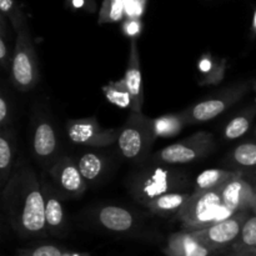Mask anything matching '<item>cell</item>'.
I'll list each match as a JSON object with an SVG mask.
<instances>
[{"label": "cell", "instance_id": "1", "mask_svg": "<svg viewBox=\"0 0 256 256\" xmlns=\"http://www.w3.org/2000/svg\"><path fill=\"white\" fill-rule=\"evenodd\" d=\"M2 205L12 230L22 239L46 235L42 182L25 162H16L2 192Z\"/></svg>", "mask_w": 256, "mask_h": 256}, {"label": "cell", "instance_id": "2", "mask_svg": "<svg viewBox=\"0 0 256 256\" xmlns=\"http://www.w3.org/2000/svg\"><path fill=\"white\" fill-rule=\"evenodd\" d=\"M235 215L222 204L219 190L194 192L176 218L182 222V230L198 232L228 220Z\"/></svg>", "mask_w": 256, "mask_h": 256}, {"label": "cell", "instance_id": "3", "mask_svg": "<svg viewBox=\"0 0 256 256\" xmlns=\"http://www.w3.org/2000/svg\"><path fill=\"white\" fill-rule=\"evenodd\" d=\"M186 184L184 172L174 168H148L132 178L129 192L135 199L146 206L150 202L169 192H180Z\"/></svg>", "mask_w": 256, "mask_h": 256}, {"label": "cell", "instance_id": "4", "mask_svg": "<svg viewBox=\"0 0 256 256\" xmlns=\"http://www.w3.org/2000/svg\"><path fill=\"white\" fill-rule=\"evenodd\" d=\"M10 79L14 86L22 92L32 90L39 82V64L29 26L16 32L10 66Z\"/></svg>", "mask_w": 256, "mask_h": 256}, {"label": "cell", "instance_id": "5", "mask_svg": "<svg viewBox=\"0 0 256 256\" xmlns=\"http://www.w3.org/2000/svg\"><path fill=\"white\" fill-rule=\"evenodd\" d=\"M152 120L142 112H132L126 122L122 125L118 145L126 159L142 160L146 156L152 142L156 139Z\"/></svg>", "mask_w": 256, "mask_h": 256}, {"label": "cell", "instance_id": "6", "mask_svg": "<svg viewBox=\"0 0 256 256\" xmlns=\"http://www.w3.org/2000/svg\"><path fill=\"white\" fill-rule=\"evenodd\" d=\"M214 136L208 132H198L192 136L169 145L154 155V160L162 164H188L202 159L214 150Z\"/></svg>", "mask_w": 256, "mask_h": 256}, {"label": "cell", "instance_id": "7", "mask_svg": "<svg viewBox=\"0 0 256 256\" xmlns=\"http://www.w3.org/2000/svg\"><path fill=\"white\" fill-rule=\"evenodd\" d=\"M248 90H249V84L242 82V84H236L232 88H226L216 96L196 102L192 106L188 108L185 112H182L185 122L186 124H195V122H204L215 119L225 110L232 106L235 102H239L246 94Z\"/></svg>", "mask_w": 256, "mask_h": 256}, {"label": "cell", "instance_id": "8", "mask_svg": "<svg viewBox=\"0 0 256 256\" xmlns=\"http://www.w3.org/2000/svg\"><path fill=\"white\" fill-rule=\"evenodd\" d=\"M120 130L100 126L95 118L70 119L66 122V134L70 142L90 148H104L119 139Z\"/></svg>", "mask_w": 256, "mask_h": 256}, {"label": "cell", "instance_id": "9", "mask_svg": "<svg viewBox=\"0 0 256 256\" xmlns=\"http://www.w3.org/2000/svg\"><path fill=\"white\" fill-rule=\"evenodd\" d=\"M248 212H240L232 215L228 220L212 225L206 229L192 232L195 239L199 240L202 245L209 248L212 252L225 249L234 245L242 232V226L248 220Z\"/></svg>", "mask_w": 256, "mask_h": 256}, {"label": "cell", "instance_id": "10", "mask_svg": "<svg viewBox=\"0 0 256 256\" xmlns=\"http://www.w3.org/2000/svg\"><path fill=\"white\" fill-rule=\"evenodd\" d=\"M49 172L60 192L66 196L78 198L86 190V180L72 158H58L56 162L50 166Z\"/></svg>", "mask_w": 256, "mask_h": 256}, {"label": "cell", "instance_id": "11", "mask_svg": "<svg viewBox=\"0 0 256 256\" xmlns=\"http://www.w3.org/2000/svg\"><path fill=\"white\" fill-rule=\"evenodd\" d=\"M222 204L232 212L252 209L256 200V190L242 176L229 180L219 189Z\"/></svg>", "mask_w": 256, "mask_h": 256}, {"label": "cell", "instance_id": "12", "mask_svg": "<svg viewBox=\"0 0 256 256\" xmlns=\"http://www.w3.org/2000/svg\"><path fill=\"white\" fill-rule=\"evenodd\" d=\"M32 152L36 160L54 164L58 160V136L52 122L40 119L32 132Z\"/></svg>", "mask_w": 256, "mask_h": 256}, {"label": "cell", "instance_id": "13", "mask_svg": "<svg viewBox=\"0 0 256 256\" xmlns=\"http://www.w3.org/2000/svg\"><path fill=\"white\" fill-rule=\"evenodd\" d=\"M124 79L126 82L128 89H129L130 94H132V112H142V102H144V86H142V69H140V56L135 40H132V49H130V55L129 60H128V66Z\"/></svg>", "mask_w": 256, "mask_h": 256}, {"label": "cell", "instance_id": "14", "mask_svg": "<svg viewBox=\"0 0 256 256\" xmlns=\"http://www.w3.org/2000/svg\"><path fill=\"white\" fill-rule=\"evenodd\" d=\"M42 189L44 194L46 230L52 234L60 235L65 228V214L59 192L46 180H42Z\"/></svg>", "mask_w": 256, "mask_h": 256}, {"label": "cell", "instance_id": "15", "mask_svg": "<svg viewBox=\"0 0 256 256\" xmlns=\"http://www.w3.org/2000/svg\"><path fill=\"white\" fill-rule=\"evenodd\" d=\"M164 252L166 256H209L214 252L195 239L192 232L182 230L169 238Z\"/></svg>", "mask_w": 256, "mask_h": 256}, {"label": "cell", "instance_id": "16", "mask_svg": "<svg viewBox=\"0 0 256 256\" xmlns=\"http://www.w3.org/2000/svg\"><path fill=\"white\" fill-rule=\"evenodd\" d=\"M16 138L12 128L2 129L0 132V186L4 189L15 168Z\"/></svg>", "mask_w": 256, "mask_h": 256}, {"label": "cell", "instance_id": "17", "mask_svg": "<svg viewBox=\"0 0 256 256\" xmlns=\"http://www.w3.org/2000/svg\"><path fill=\"white\" fill-rule=\"evenodd\" d=\"M98 219L105 229L115 232H125L134 225L132 212L120 206H105L98 212Z\"/></svg>", "mask_w": 256, "mask_h": 256}, {"label": "cell", "instance_id": "18", "mask_svg": "<svg viewBox=\"0 0 256 256\" xmlns=\"http://www.w3.org/2000/svg\"><path fill=\"white\" fill-rule=\"evenodd\" d=\"M242 176L240 170H222V169H209L198 175L195 180L194 192H210V190H219L229 180Z\"/></svg>", "mask_w": 256, "mask_h": 256}, {"label": "cell", "instance_id": "19", "mask_svg": "<svg viewBox=\"0 0 256 256\" xmlns=\"http://www.w3.org/2000/svg\"><path fill=\"white\" fill-rule=\"evenodd\" d=\"M198 69L202 74V85H216L224 79L225 70H226V60L215 58L214 55L208 52L202 56L198 64Z\"/></svg>", "mask_w": 256, "mask_h": 256}, {"label": "cell", "instance_id": "20", "mask_svg": "<svg viewBox=\"0 0 256 256\" xmlns=\"http://www.w3.org/2000/svg\"><path fill=\"white\" fill-rule=\"evenodd\" d=\"M190 196L192 194L188 192H169L150 202L146 208H149L150 212L154 214L162 215V216H169L172 214L178 215Z\"/></svg>", "mask_w": 256, "mask_h": 256}, {"label": "cell", "instance_id": "21", "mask_svg": "<svg viewBox=\"0 0 256 256\" xmlns=\"http://www.w3.org/2000/svg\"><path fill=\"white\" fill-rule=\"evenodd\" d=\"M152 122L155 136L165 138V139L178 135L182 130L184 125H186L182 112L155 118V119L152 120Z\"/></svg>", "mask_w": 256, "mask_h": 256}, {"label": "cell", "instance_id": "22", "mask_svg": "<svg viewBox=\"0 0 256 256\" xmlns=\"http://www.w3.org/2000/svg\"><path fill=\"white\" fill-rule=\"evenodd\" d=\"M102 92H104L109 102L116 105L118 108H122V109L132 110V94L128 89L126 82H125L124 78L118 80V82H110L109 84L102 86Z\"/></svg>", "mask_w": 256, "mask_h": 256}, {"label": "cell", "instance_id": "23", "mask_svg": "<svg viewBox=\"0 0 256 256\" xmlns=\"http://www.w3.org/2000/svg\"><path fill=\"white\" fill-rule=\"evenodd\" d=\"M256 115V106H252L239 115L232 118L225 126L224 135L226 140H235L242 138L252 126V122Z\"/></svg>", "mask_w": 256, "mask_h": 256}, {"label": "cell", "instance_id": "24", "mask_svg": "<svg viewBox=\"0 0 256 256\" xmlns=\"http://www.w3.org/2000/svg\"><path fill=\"white\" fill-rule=\"evenodd\" d=\"M80 172L86 182L99 179L105 169V159L95 152H86L76 160Z\"/></svg>", "mask_w": 256, "mask_h": 256}, {"label": "cell", "instance_id": "25", "mask_svg": "<svg viewBox=\"0 0 256 256\" xmlns=\"http://www.w3.org/2000/svg\"><path fill=\"white\" fill-rule=\"evenodd\" d=\"M256 248V215L249 216L242 226V232L232 246V256L242 254Z\"/></svg>", "mask_w": 256, "mask_h": 256}, {"label": "cell", "instance_id": "26", "mask_svg": "<svg viewBox=\"0 0 256 256\" xmlns=\"http://www.w3.org/2000/svg\"><path fill=\"white\" fill-rule=\"evenodd\" d=\"M230 160L238 166L255 168L256 166V144L244 142L235 148L229 155Z\"/></svg>", "mask_w": 256, "mask_h": 256}, {"label": "cell", "instance_id": "27", "mask_svg": "<svg viewBox=\"0 0 256 256\" xmlns=\"http://www.w3.org/2000/svg\"><path fill=\"white\" fill-rule=\"evenodd\" d=\"M124 0H104L99 14V24L105 22H116L122 20L125 14Z\"/></svg>", "mask_w": 256, "mask_h": 256}, {"label": "cell", "instance_id": "28", "mask_svg": "<svg viewBox=\"0 0 256 256\" xmlns=\"http://www.w3.org/2000/svg\"><path fill=\"white\" fill-rule=\"evenodd\" d=\"M0 10H2V15H4L10 20V24H12L15 32L28 26L26 20H25L22 10L16 6L14 0H0Z\"/></svg>", "mask_w": 256, "mask_h": 256}, {"label": "cell", "instance_id": "29", "mask_svg": "<svg viewBox=\"0 0 256 256\" xmlns=\"http://www.w3.org/2000/svg\"><path fill=\"white\" fill-rule=\"evenodd\" d=\"M0 64H2V69L9 70L12 66V52H10L9 46L6 42V25H5V16L2 15L0 18Z\"/></svg>", "mask_w": 256, "mask_h": 256}, {"label": "cell", "instance_id": "30", "mask_svg": "<svg viewBox=\"0 0 256 256\" xmlns=\"http://www.w3.org/2000/svg\"><path fill=\"white\" fill-rule=\"evenodd\" d=\"M18 256H64L62 249L54 245H40L20 252Z\"/></svg>", "mask_w": 256, "mask_h": 256}, {"label": "cell", "instance_id": "31", "mask_svg": "<svg viewBox=\"0 0 256 256\" xmlns=\"http://www.w3.org/2000/svg\"><path fill=\"white\" fill-rule=\"evenodd\" d=\"M122 30L128 36L135 40L142 32V22L139 20V18H129L122 25Z\"/></svg>", "mask_w": 256, "mask_h": 256}, {"label": "cell", "instance_id": "32", "mask_svg": "<svg viewBox=\"0 0 256 256\" xmlns=\"http://www.w3.org/2000/svg\"><path fill=\"white\" fill-rule=\"evenodd\" d=\"M10 124V108L6 98L4 95L0 96V128L6 129L9 128L8 125Z\"/></svg>", "mask_w": 256, "mask_h": 256}, {"label": "cell", "instance_id": "33", "mask_svg": "<svg viewBox=\"0 0 256 256\" xmlns=\"http://www.w3.org/2000/svg\"><path fill=\"white\" fill-rule=\"evenodd\" d=\"M236 256H256V248L249 250V252H242V254L236 255Z\"/></svg>", "mask_w": 256, "mask_h": 256}, {"label": "cell", "instance_id": "34", "mask_svg": "<svg viewBox=\"0 0 256 256\" xmlns=\"http://www.w3.org/2000/svg\"><path fill=\"white\" fill-rule=\"evenodd\" d=\"M252 32L256 34V10L254 12V19H252Z\"/></svg>", "mask_w": 256, "mask_h": 256}, {"label": "cell", "instance_id": "35", "mask_svg": "<svg viewBox=\"0 0 256 256\" xmlns=\"http://www.w3.org/2000/svg\"><path fill=\"white\" fill-rule=\"evenodd\" d=\"M252 210H254L255 215H256V200H255V202H254V206H252Z\"/></svg>", "mask_w": 256, "mask_h": 256}, {"label": "cell", "instance_id": "36", "mask_svg": "<svg viewBox=\"0 0 256 256\" xmlns=\"http://www.w3.org/2000/svg\"><path fill=\"white\" fill-rule=\"evenodd\" d=\"M252 88H254V90L256 92V82H254V84H252Z\"/></svg>", "mask_w": 256, "mask_h": 256}, {"label": "cell", "instance_id": "37", "mask_svg": "<svg viewBox=\"0 0 256 256\" xmlns=\"http://www.w3.org/2000/svg\"><path fill=\"white\" fill-rule=\"evenodd\" d=\"M255 190H256V186H255Z\"/></svg>", "mask_w": 256, "mask_h": 256}]
</instances>
